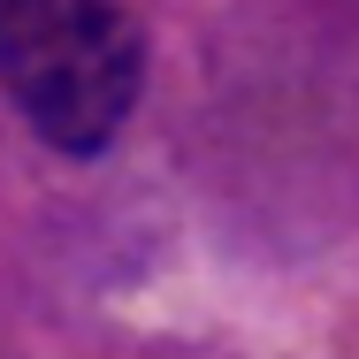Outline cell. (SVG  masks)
Returning a JSON list of instances; mask_svg holds the SVG:
<instances>
[{"label": "cell", "mask_w": 359, "mask_h": 359, "mask_svg": "<svg viewBox=\"0 0 359 359\" xmlns=\"http://www.w3.org/2000/svg\"><path fill=\"white\" fill-rule=\"evenodd\" d=\"M0 92L31 138L100 161L138 115L145 39L123 0H0Z\"/></svg>", "instance_id": "cell-1"}]
</instances>
